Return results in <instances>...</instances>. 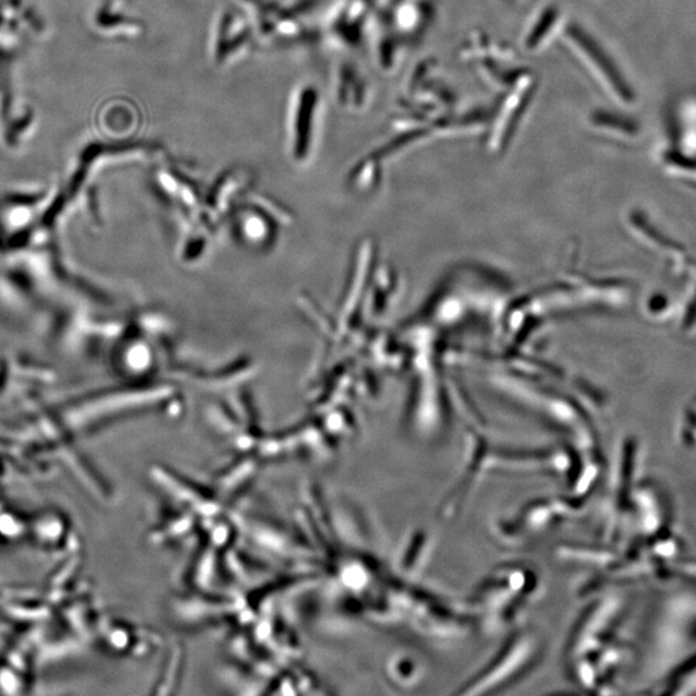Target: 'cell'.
<instances>
[{
  "label": "cell",
  "mask_w": 696,
  "mask_h": 696,
  "mask_svg": "<svg viewBox=\"0 0 696 696\" xmlns=\"http://www.w3.org/2000/svg\"><path fill=\"white\" fill-rule=\"evenodd\" d=\"M555 20L556 13L553 10H547L540 14L538 21L534 22V28L531 30V33L527 34V40L525 42L527 49H538V45L546 40V35H548L550 25L554 24Z\"/></svg>",
  "instance_id": "2"
},
{
  "label": "cell",
  "mask_w": 696,
  "mask_h": 696,
  "mask_svg": "<svg viewBox=\"0 0 696 696\" xmlns=\"http://www.w3.org/2000/svg\"><path fill=\"white\" fill-rule=\"evenodd\" d=\"M566 38H568L574 51L579 52L585 63L591 66L593 73L601 76L603 83L609 84L614 94L623 99H631L629 88L625 87L621 75H618L606 53L598 47V44L590 36L586 35L582 30L571 26L566 33Z\"/></svg>",
  "instance_id": "1"
}]
</instances>
